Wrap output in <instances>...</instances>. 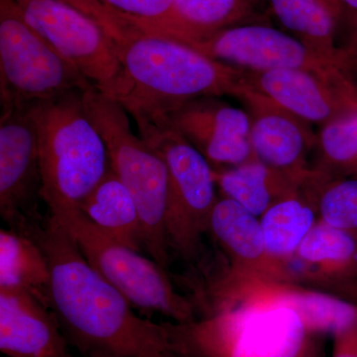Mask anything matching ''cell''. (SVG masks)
<instances>
[{"label":"cell","instance_id":"obj_31","mask_svg":"<svg viewBox=\"0 0 357 357\" xmlns=\"http://www.w3.org/2000/svg\"><path fill=\"white\" fill-rule=\"evenodd\" d=\"M338 1L344 6V13L347 10L357 13V0H338Z\"/></svg>","mask_w":357,"mask_h":357},{"label":"cell","instance_id":"obj_13","mask_svg":"<svg viewBox=\"0 0 357 357\" xmlns=\"http://www.w3.org/2000/svg\"><path fill=\"white\" fill-rule=\"evenodd\" d=\"M234 96L248 107L250 117L249 137L255 159L287 172L310 171L307 153L318 137L312 133L309 122L251 89L243 79Z\"/></svg>","mask_w":357,"mask_h":357},{"label":"cell","instance_id":"obj_21","mask_svg":"<svg viewBox=\"0 0 357 357\" xmlns=\"http://www.w3.org/2000/svg\"><path fill=\"white\" fill-rule=\"evenodd\" d=\"M79 211L110 238L134 250H143L137 206L112 168L82 202Z\"/></svg>","mask_w":357,"mask_h":357},{"label":"cell","instance_id":"obj_29","mask_svg":"<svg viewBox=\"0 0 357 357\" xmlns=\"http://www.w3.org/2000/svg\"><path fill=\"white\" fill-rule=\"evenodd\" d=\"M333 357H357V323L333 335Z\"/></svg>","mask_w":357,"mask_h":357},{"label":"cell","instance_id":"obj_16","mask_svg":"<svg viewBox=\"0 0 357 357\" xmlns=\"http://www.w3.org/2000/svg\"><path fill=\"white\" fill-rule=\"evenodd\" d=\"M55 312L36 296L0 288V351L8 357H76Z\"/></svg>","mask_w":357,"mask_h":357},{"label":"cell","instance_id":"obj_2","mask_svg":"<svg viewBox=\"0 0 357 357\" xmlns=\"http://www.w3.org/2000/svg\"><path fill=\"white\" fill-rule=\"evenodd\" d=\"M84 91L29 105L38 133L42 201L58 220L79 211L110 169L107 145L86 112Z\"/></svg>","mask_w":357,"mask_h":357},{"label":"cell","instance_id":"obj_17","mask_svg":"<svg viewBox=\"0 0 357 357\" xmlns=\"http://www.w3.org/2000/svg\"><path fill=\"white\" fill-rule=\"evenodd\" d=\"M208 234L227 256L232 269L291 282L288 270L268 255L260 218L234 199L218 198Z\"/></svg>","mask_w":357,"mask_h":357},{"label":"cell","instance_id":"obj_23","mask_svg":"<svg viewBox=\"0 0 357 357\" xmlns=\"http://www.w3.org/2000/svg\"><path fill=\"white\" fill-rule=\"evenodd\" d=\"M272 10L282 24L333 64L342 67L344 55L335 46L337 21L317 0H270Z\"/></svg>","mask_w":357,"mask_h":357},{"label":"cell","instance_id":"obj_22","mask_svg":"<svg viewBox=\"0 0 357 357\" xmlns=\"http://www.w3.org/2000/svg\"><path fill=\"white\" fill-rule=\"evenodd\" d=\"M50 269L43 250L31 236L0 230V288L20 289L49 306Z\"/></svg>","mask_w":357,"mask_h":357},{"label":"cell","instance_id":"obj_32","mask_svg":"<svg viewBox=\"0 0 357 357\" xmlns=\"http://www.w3.org/2000/svg\"><path fill=\"white\" fill-rule=\"evenodd\" d=\"M356 178H357V173H356Z\"/></svg>","mask_w":357,"mask_h":357},{"label":"cell","instance_id":"obj_11","mask_svg":"<svg viewBox=\"0 0 357 357\" xmlns=\"http://www.w3.org/2000/svg\"><path fill=\"white\" fill-rule=\"evenodd\" d=\"M38 133L30 105L4 107L0 119V215L8 229L43 218Z\"/></svg>","mask_w":357,"mask_h":357},{"label":"cell","instance_id":"obj_20","mask_svg":"<svg viewBox=\"0 0 357 357\" xmlns=\"http://www.w3.org/2000/svg\"><path fill=\"white\" fill-rule=\"evenodd\" d=\"M282 199L260 217L265 244L270 257L288 270L301 244L314 227L319 217V196L307 194V187Z\"/></svg>","mask_w":357,"mask_h":357},{"label":"cell","instance_id":"obj_4","mask_svg":"<svg viewBox=\"0 0 357 357\" xmlns=\"http://www.w3.org/2000/svg\"><path fill=\"white\" fill-rule=\"evenodd\" d=\"M208 306L204 318L171 324L185 357H307L312 333L291 307L246 295Z\"/></svg>","mask_w":357,"mask_h":357},{"label":"cell","instance_id":"obj_10","mask_svg":"<svg viewBox=\"0 0 357 357\" xmlns=\"http://www.w3.org/2000/svg\"><path fill=\"white\" fill-rule=\"evenodd\" d=\"M192 47L213 60L252 72L300 69L333 84L349 79L342 74V67L299 39L270 26H234L213 33Z\"/></svg>","mask_w":357,"mask_h":357},{"label":"cell","instance_id":"obj_12","mask_svg":"<svg viewBox=\"0 0 357 357\" xmlns=\"http://www.w3.org/2000/svg\"><path fill=\"white\" fill-rule=\"evenodd\" d=\"M167 114L213 168H229L255 159L248 112L218 100V96L195 98Z\"/></svg>","mask_w":357,"mask_h":357},{"label":"cell","instance_id":"obj_1","mask_svg":"<svg viewBox=\"0 0 357 357\" xmlns=\"http://www.w3.org/2000/svg\"><path fill=\"white\" fill-rule=\"evenodd\" d=\"M18 231L31 236L50 269L49 307L70 347L86 357H184L170 324L141 319L132 305L91 266L57 218Z\"/></svg>","mask_w":357,"mask_h":357},{"label":"cell","instance_id":"obj_8","mask_svg":"<svg viewBox=\"0 0 357 357\" xmlns=\"http://www.w3.org/2000/svg\"><path fill=\"white\" fill-rule=\"evenodd\" d=\"M58 222L86 261L132 306L160 312L177 324L197 319L192 301L176 291L166 270L152 258L110 238L81 211Z\"/></svg>","mask_w":357,"mask_h":357},{"label":"cell","instance_id":"obj_9","mask_svg":"<svg viewBox=\"0 0 357 357\" xmlns=\"http://www.w3.org/2000/svg\"><path fill=\"white\" fill-rule=\"evenodd\" d=\"M26 22L105 96L121 102L130 91L116 44L93 20L61 0H13Z\"/></svg>","mask_w":357,"mask_h":357},{"label":"cell","instance_id":"obj_5","mask_svg":"<svg viewBox=\"0 0 357 357\" xmlns=\"http://www.w3.org/2000/svg\"><path fill=\"white\" fill-rule=\"evenodd\" d=\"M126 110L133 117L140 137L161 155L168 169L166 227L170 249L187 262L196 261L218 199L213 166L178 132L164 110L142 105Z\"/></svg>","mask_w":357,"mask_h":357},{"label":"cell","instance_id":"obj_19","mask_svg":"<svg viewBox=\"0 0 357 357\" xmlns=\"http://www.w3.org/2000/svg\"><path fill=\"white\" fill-rule=\"evenodd\" d=\"M307 278L349 281L357 277V237L319 220L290 264Z\"/></svg>","mask_w":357,"mask_h":357},{"label":"cell","instance_id":"obj_28","mask_svg":"<svg viewBox=\"0 0 357 357\" xmlns=\"http://www.w3.org/2000/svg\"><path fill=\"white\" fill-rule=\"evenodd\" d=\"M69 6L75 7L77 10L86 14L96 20L112 38L117 40L130 26L128 21L122 20L115 11L102 3L100 0H61Z\"/></svg>","mask_w":357,"mask_h":357},{"label":"cell","instance_id":"obj_26","mask_svg":"<svg viewBox=\"0 0 357 357\" xmlns=\"http://www.w3.org/2000/svg\"><path fill=\"white\" fill-rule=\"evenodd\" d=\"M326 173H357V100L324 124L318 136Z\"/></svg>","mask_w":357,"mask_h":357},{"label":"cell","instance_id":"obj_25","mask_svg":"<svg viewBox=\"0 0 357 357\" xmlns=\"http://www.w3.org/2000/svg\"><path fill=\"white\" fill-rule=\"evenodd\" d=\"M175 3L197 44L213 33L243 22L252 13L255 0H175Z\"/></svg>","mask_w":357,"mask_h":357},{"label":"cell","instance_id":"obj_27","mask_svg":"<svg viewBox=\"0 0 357 357\" xmlns=\"http://www.w3.org/2000/svg\"><path fill=\"white\" fill-rule=\"evenodd\" d=\"M319 217L357 237V178L324 185L319 197Z\"/></svg>","mask_w":357,"mask_h":357},{"label":"cell","instance_id":"obj_3","mask_svg":"<svg viewBox=\"0 0 357 357\" xmlns=\"http://www.w3.org/2000/svg\"><path fill=\"white\" fill-rule=\"evenodd\" d=\"M114 42L130 84L119 102L123 107L143 105L168 112L195 98L234 96L243 84V69L132 24Z\"/></svg>","mask_w":357,"mask_h":357},{"label":"cell","instance_id":"obj_24","mask_svg":"<svg viewBox=\"0 0 357 357\" xmlns=\"http://www.w3.org/2000/svg\"><path fill=\"white\" fill-rule=\"evenodd\" d=\"M128 23L143 31L176 40L189 46L196 43L191 30L176 8L175 0H100Z\"/></svg>","mask_w":357,"mask_h":357},{"label":"cell","instance_id":"obj_15","mask_svg":"<svg viewBox=\"0 0 357 357\" xmlns=\"http://www.w3.org/2000/svg\"><path fill=\"white\" fill-rule=\"evenodd\" d=\"M243 70L248 86L309 123L325 124L357 100L356 86L349 79L333 84L300 69Z\"/></svg>","mask_w":357,"mask_h":357},{"label":"cell","instance_id":"obj_6","mask_svg":"<svg viewBox=\"0 0 357 357\" xmlns=\"http://www.w3.org/2000/svg\"><path fill=\"white\" fill-rule=\"evenodd\" d=\"M84 102L89 119L107 145L110 168L128 188L137 206L143 250L168 271L170 245L166 220L170 181L165 161L133 133L128 112L121 103L95 86L84 91Z\"/></svg>","mask_w":357,"mask_h":357},{"label":"cell","instance_id":"obj_30","mask_svg":"<svg viewBox=\"0 0 357 357\" xmlns=\"http://www.w3.org/2000/svg\"><path fill=\"white\" fill-rule=\"evenodd\" d=\"M317 1L325 7L326 9H328L337 21L344 15V6L338 0H317Z\"/></svg>","mask_w":357,"mask_h":357},{"label":"cell","instance_id":"obj_18","mask_svg":"<svg viewBox=\"0 0 357 357\" xmlns=\"http://www.w3.org/2000/svg\"><path fill=\"white\" fill-rule=\"evenodd\" d=\"M319 172H287L258 161L229 168H213L215 184L225 198L234 199L260 218L272 206L301 191Z\"/></svg>","mask_w":357,"mask_h":357},{"label":"cell","instance_id":"obj_7","mask_svg":"<svg viewBox=\"0 0 357 357\" xmlns=\"http://www.w3.org/2000/svg\"><path fill=\"white\" fill-rule=\"evenodd\" d=\"M91 86L76 66L26 22L13 0H0L1 109Z\"/></svg>","mask_w":357,"mask_h":357},{"label":"cell","instance_id":"obj_14","mask_svg":"<svg viewBox=\"0 0 357 357\" xmlns=\"http://www.w3.org/2000/svg\"><path fill=\"white\" fill-rule=\"evenodd\" d=\"M223 292L244 294L294 310L312 333H335L357 323V306L293 282L276 280L227 266L215 277Z\"/></svg>","mask_w":357,"mask_h":357}]
</instances>
